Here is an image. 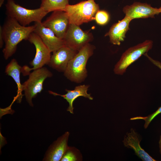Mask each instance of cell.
I'll return each mask as SVG.
<instances>
[{"label": "cell", "mask_w": 161, "mask_h": 161, "mask_svg": "<svg viewBox=\"0 0 161 161\" xmlns=\"http://www.w3.org/2000/svg\"><path fill=\"white\" fill-rule=\"evenodd\" d=\"M159 11L160 13H161V7H160L159 8Z\"/></svg>", "instance_id": "26"}, {"label": "cell", "mask_w": 161, "mask_h": 161, "mask_svg": "<svg viewBox=\"0 0 161 161\" xmlns=\"http://www.w3.org/2000/svg\"><path fill=\"white\" fill-rule=\"evenodd\" d=\"M161 113V106L155 112L147 117H137L131 118L130 120H143L145 121L144 125L145 128H147L151 121L157 115Z\"/></svg>", "instance_id": "21"}, {"label": "cell", "mask_w": 161, "mask_h": 161, "mask_svg": "<svg viewBox=\"0 0 161 161\" xmlns=\"http://www.w3.org/2000/svg\"><path fill=\"white\" fill-rule=\"evenodd\" d=\"M28 40L35 46L36 53L34 58L30 62L32 68L25 66L22 67L21 72L24 76L29 75L30 72L41 68L50 61L51 52L40 37L34 32L30 35Z\"/></svg>", "instance_id": "7"}, {"label": "cell", "mask_w": 161, "mask_h": 161, "mask_svg": "<svg viewBox=\"0 0 161 161\" xmlns=\"http://www.w3.org/2000/svg\"><path fill=\"white\" fill-rule=\"evenodd\" d=\"M153 45L152 41L147 40L127 49L123 53L115 65L113 70L114 73L117 75H123L127 68L143 55L147 53L151 49Z\"/></svg>", "instance_id": "6"}, {"label": "cell", "mask_w": 161, "mask_h": 161, "mask_svg": "<svg viewBox=\"0 0 161 161\" xmlns=\"http://www.w3.org/2000/svg\"><path fill=\"white\" fill-rule=\"evenodd\" d=\"M69 4V0H41L40 7L48 13L63 11Z\"/></svg>", "instance_id": "18"}, {"label": "cell", "mask_w": 161, "mask_h": 161, "mask_svg": "<svg viewBox=\"0 0 161 161\" xmlns=\"http://www.w3.org/2000/svg\"><path fill=\"white\" fill-rule=\"evenodd\" d=\"M42 23L45 27L51 30L57 37L62 39L64 38L69 24L67 14L63 11L53 12Z\"/></svg>", "instance_id": "9"}, {"label": "cell", "mask_w": 161, "mask_h": 161, "mask_svg": "<svg viewBox=\"0 0 161 161\" xmlns=\"http://www.w3.org/2000/svg\"><path fill=\"white\" fill-rule=\"evenodd\" d=\"M144 55L153 64L161 70V63L160 61L153 59L150 57L147 53L144 54Z\"/></svg>", "instance_id": "22"}, {"label": "cell", "mask_w": 161, "mask_h": 161, "mask_svg": "<svg viewBox=\"0 0 161 161\" xmlns=\"http://www.w3.org/2000/svg\"><path fill=\"white\" fill-rule=\"evenodd\" d=\"M83 157L80 151L74 147L69 146L60 161H82Z\"/></svg>", "instance_id": "19"}, {"label": "cell", "mask_w": 161, "mask_h": 161, "mask_svg": "<svg viewBox=\"0 0 161 161\" xmlns=\"http://www.w3.org/2000/svg\"><path fill=\"white\" fill-rule=\"evenodd\" d=\"M69 135V132L66 131L55 141L47 150L43 160L60 161L69 146L68 141Z\"/></svg>", "instance_id": "13"}, {"label": "cell", "mask_w": 161, "mask_h": 161, "mask_svg": "<svg viewBox=\"0 0 161 161\" xmlns=\"http://www.w3.org/2000/svg\"><path fill=\"white\" fill-rule=\"evenodd\" d=\"M34 25V32L40 37L51 52L65 45L64 39L57 37L51 30L45 27L42 22H35Z\"/></svg>", "instance_id": "12"}, {"label": "cell", "mask_w": 161, "mask_h": 161, "mask_svg": "<svg viewBox=\"0 0 161 161\" xmlns=\"http://www.w3.org/2000/svg\"><path fill=\"white\" fill-rule=\"evenodd\" d=\"M109 16L105 10H99L96 13L95 20L99 25H103L107 24L109 21Z\"/></svg>", "instance_id": "20"}, {"label": "cell", "mask_w": 161, "mask_h": 161, "mask_svg": "<svg viewBox=\"0 0 161 161\" xmlns=\"http://www.w3.org/2000/svg\"><path fill=\"white\" fill-rule=\"evenodd\" d=\"M78 52L64 45L52 52L48 65L58 72H64L69 62Z\"/></svg>", "instance_id": "10"}, {"label": "cell", "mask_w": 161, "mask_h": 161, "mask_svg": "<svg viewBox=\"0 0 161 161\" xmlns=\"http://www.w3.org/2000/svg\"><path fill=\"white\" fill-rule=\"evenodd\" d=\"M4 42L3 33L2 27L0 26V47L2 48Z\"/></svg>", "instance_id": "23"}, {"label": "cell", "mask_w": 161, "mask_h": 161, "mask_svg": "<svg viewBox=\"0 0 161 161\" xmlns=\"http://www.w3.org/2000/svg\"><path fill=\"white\" fill-rule=\"evenodd\" d=\"M5 7L7 16L15 19L24 26L32 22H41L48 13L40 7L35 9L24 7L16 3L14 0H7Z\"/></svg>", "instance_id": "4"}, {"label": "cell", "mask_w": 161, "mask_h": 161, "mask_svg": "<svg viewBox=\"0 0 161 161\" xmlns=\"http://www.w3.org/2000/svg\"><path fill=\"white\" fill-rule=\"evenodd\" d=\"M140 141L137 134L132 129L125 137L123 142L125 146L133 149L136 154L143 160L156 161L141 147Z\"/></svg>", "instance_id": "16"}, {"label": "cell", "mask_w": 161, "mask_h": 161, "mask_svg": "<svg viewBox=\"0 0 161 161\" xmlns=\"http://www.w3.org/2000/svg\"><path fill=\"white\" fill-rule=\"evenodd\" d=\"M92 39L91 33L83 31L79 26L69 24L63 39L65 45L78 51Z\"/></svg>", "instance_id": "8"}, {"label": "cell", "mask_w": 161, "mask_h": 161, "mask_svg": "<svg viewBox=\"0 0 161 161\" xmlns=\"http://www.w3.org/2000/svg\"><path fill=\"white\" fill-rule=\"evenodd\" d=\"M159 145H160V152L161 153V136L160 137V139L159 141Z\"/></svg>", "instance_id": "25"}, {"label": "cell", "mask_w": 161, "mask_h": 161, "mask_svg": "<svg viewBox=\"0 0 161 161\" xmlns=\"http://www.w3.org/2000/svg\"><path fill=\"white\" fill-rule=\"evenodd\" d=\"M5 0H0V7H1L3 4Z\"/></svg>", "instance_id": "24"}, {"label": "cell", "mask_w": 161, "mask_h": 161, "mask_svg": "<svg viewBox=\"0 0 161 161\" xmlns=\"http://www.w3.org/2000/svg\"><path fill=\"white\" fill-rule=\"evenodd\" d=\"M2 27L5 43L2 52L4 59L7 60L15 53L20 42L28 40L30 34L34 32L35 25L23 26L15 19L7 16Z\"/></svg>", "instance_id": "1"}, {"label": "cell", "mask_w": 161, "mask_h": 161, "mask_svg": "<svg viewBox=\"0 0 161 161\" xmlns=\"http://www.w3.org/2000/svg\"><path fill=\"white\" fill-rule=\"evenodd\" d=\"M95 48L89 43L87 44L70 61L64 72L67 79L76 83H81L85 80L87 76V63L92 55Z\"/></svg>", "instance_id": "2"}, {"label": "cell", "mask_w": 161, "mask_h": 161, "mask_svg": "<svg viewBox=\"0 0 161 161\" xmlns=\"http://www.w3.org/2000/svg\"><path fill=\"white\" fill-rule=\"evenodd\" d=\"M99 10V6L94 0H87L74 5L69 4L63 11L66 13L69 24L79 26L95 19Z\"/></svg>", "instance_id": "3"}, {"label": "cell", "mask_w": 161, "mask_h": 161, "mask_svg": "<svg viewBox=\"0 0 161 161\" xmlns=\"http://www.w3.org/2000/svg\"><path fill=\"white\" fill-rule=\"evenodd\" d=\"M28 78L22 84L23 91L29 105L33 106L32 99L43 89L45 80L52 76V73L46 67L34 70L29 74Z\"/></svg>", "instance_id": "5"}, {"label": "cell", "mask_w": 161, "mask_h": 161, "mask_svg": "<svg viewBox=\"0 0 161 161\" xmlns=\"http://www.w3.org/2000/svg\"><path fill=\"white\" fill-rule=\"evenodd\" d=\"M21 67L18 64L17 60L13 59L6 66L5 73L7 75L11 77L16 84L17 94L16 96L17 100L20 102L22 97L23 91V85L21 83L20 74L22 72Z\"/></svg>", "instance_id": "17"}, {"label": "cell", "mask_w": 161, "mask_h": 161, "mask_svg": "<svg viewBox=\"0 0 161 161\" xmlns=\"http://www.w3.org/2000/svg\"><path fill=\"white\" fill-rule=\"evenodd\" d=\"M131 21L129 18L125 16L122 20L113 24L105 36H109L112 44L120 45L121 42L124 40Z\"/></svg>", "instance_id": "14"}, {"label": "cell", "mask_w": 161, "mask_h": 161, "mask_svg": "<svg viewBox=\"0 0 161 161\" xmlns=\"http://www.w3.org/2000/svg\"><path fill=\"white\" fill-rule=\"evenodd\" d=\"M123 11L131 20L136 18H153L155 15L160 13L159 8L152 7L147 3L138 2L125 6Z\"/></svg>", "instance_id": "11"}, {"label": "cell", "mask_w": 161, "mask_h": 161, "mask_svg": "<svg viewBox=\"0 0 161 161\" xmlns=\"http://www.w3.org/2000/svg\"><path fill=\"white\" fill-rule=\"evenodd\" d=\"M89 87V85L83 84L76 86L73 90L66 89L65 90L67 93L64 95L58 94L51 91H49V92L54 96H61L65 99L69 103V106L67 109V111L70 113L73 114L74 108L73 106V103L77 98L79 97L82 96L90 100H92L93 99V97L90 94L87 93Z\"/></svg>", "instance_id": "15"}]
</instances>
